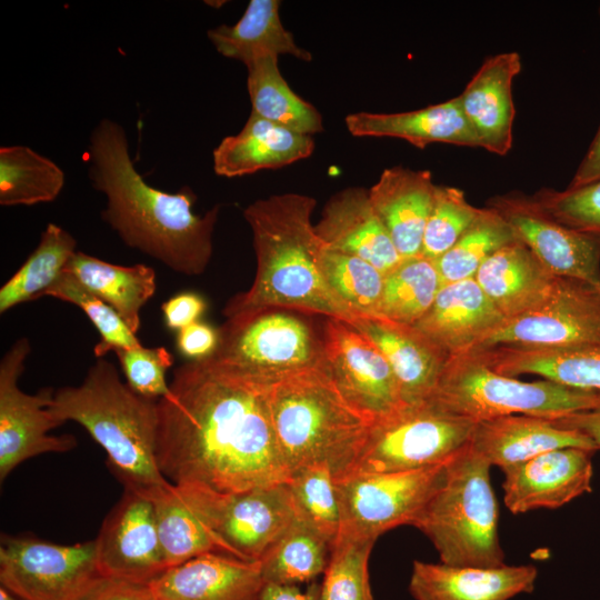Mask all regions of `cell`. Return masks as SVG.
Segmentation results:
<instances>
[{
    "instance_id": "cell-1",
    "label": "cell",
    "mask_w": 600,
    "mask_h": 600,
    "mask_svg": "<svg viewBox=\"0 0 600 600\" xmlns=\"http://www.w3.org/2000/svg\"><path fill=\"white\" fill-rule=\"evenodd\" d=\"M270 378L209 356L173 371L158 400L156 458L173 484L221 493L287 483L270 410Z\"/></svg>"
},
{
    "instance_id": "cell-2",
    "label": "cell",
    "mask_w": 600,
    "mask_h": 600,
    "mask_svg": "<svg viewBox=\"0 0 600 600\" xmlns=\"http://www.w3.org/2000/svg\"><path fill=\"white\" fill-rule=\"evenodd\" d=\"M87 162L91 186L107 199L101 218L127 247L180 274L206 270L219 204L198 216L189 187L169 193L150 186L130 157L124 128L111 119H101L92 129Z\"/></svg>"
},
{
    "instance_id": "cell-3",
    "label": "cell",
    "mask_w": 600,
    "mask_h": 600,
    "mask_svg": "<svg viewBox=\"0 0 600 600\" xmlns=\"http://www.w3.org/2000/svg\"><path fill=\"white\" fill-rule=\"evenodd\" d=\"M314 207V198L288 192L259 199L243 210L252 232L257 272L249 290L226 304L227 320H242L272 309L347 322L354 319L323 278V242L311 221Z\"/></svg>"
},
{
    "instance_id": "cell-4",
    "label": "cell",
    "mask_w": 600,
    "mask_h": 600,
    "mask_svg": "<svg viewBox=\"0 0 600 600\" xmlns=\"http://www.w3.org/2000/svg\"><path fill=\"white\" fill-rule=\"evenodd\" d=\"M49 411L60 426L74 421L88 431L123 488L151 498L171 484L156 458L158 401L132 391L110 361L98 358L80 384L54 391Z\"/></svg>"
},
{
    "instance_id": "cell-5",
    "label": "cell",
    "mask_w": 600,
    "mask_h": 600,
    "mask_svg": "<svg viewBox=\"0 0 600 600\" xmlns=\"http://www.w3.org/2000/svg\"><path fill=\"white\" fill-rule=\"evenodd\" d=\"M270 410L289 478L311 464L328 466L336 480L346 477L374 423L344 397L324 364L272 379Z\"/></svg>"
},
{
    "instance_id": "cell-6",
    "label": "cell",
    "mask_w": 600,
    "mask_h": 600,
    "mask_svg": "<svg viewBox=\"0 0 600 600\" xmlns=\"http://www.w3.org/2000/svg\"><path fill=\"white\" fill-rule=\"evenodd\" d=\"M490 468L468 443L446 463L444 481L412 523L432 542L442 563L479 568L506 564Z\"/></svg>"
},
{
    "instance_id": "cell-7",
    "label": "cell",
    "mask_w": 600,
    "mask_h": 600,
    "mask_svg": "<svg viewBox=\"0 0 600 600\" xmlns=\"http://www.w3.org/2000/svg\"><path fill=\"white\" fill-rule=\"evenodd\" d=\"M600 392L564 387L549 380L527 382L500 374L472 352L448 358L426 400L474 422L510 414L554 419L591 408Z\"/></svg>"
},
{
    "instance_id": "cell-8",
    "label": "cell",
    "mask_w": 600,
    "mask_h": 600,
    "mask_svg": "<svg viewBox=\"0 0 600 600\" xmlns=\"http://www.w3.org/2000/svg\"><path fill=\"white\" fill-rule=\"evenodd\" d=\"M476 423L428 401L406 404L373 423L350 473L412 471L447 463L469 443Z\"/></svg>"
},
{
    "instance_id": "cell-9",
    "label": "cell",
    "mask_w": 600,
    "mask_h": 600,
    "mask_svg": "<svg viewBox=\"0 0 600 600\" xmlns=\"http://www.w3.org/2000/svg\"><path fill=\"white\" fill-rule=\"evenodd\" d=\"M176 486L213 536L220 553L241 560L260 562L296 519L287 483L233 493Z\"/></svg>"
},
{
    "instance_id": "cell-10",
    "label": "cell",
    "mask_w": 600,
    "mask_h": 600,
    "mask_svg": "<svg viewBox=\"0 0 600 600\" xmlns=\"http://www.w3.org/2000/svg\"><path fill=\"white\" fill-rule=\"evenodd\" d=\"M446 471L443 463L412 471L356 472L336 480L340 531L377 540L396 527L412 526Z\"/></svg>"
},
{
    "instance_id": "cell-11",
    "label": "cell",
    "mask_w": 600,
    "mask_h": 600,
    "mask_svg": "<svg viewBox=\"0 0 600 600\" xmlns=\"http://www.w3.org/2000/svg\"><path fill=\"white\" fill-rule=\"evenodd\" d=\"M100 576L96 540L67 546L1 536V586L22 600H78Z\"/></svg>"
},
{
    "instance_id": "cell-12",
    "label": "cell",
    "mask_w": 600,
    "mask_h": 600,
    "mask_svg": "<svg viewBox=\"0 0 600 600\" xmlns=\"http://www.w3.org/2000/svg\"><path fill=\"white\" fill-rule=\"evenodd\" d=\"M218 331L212 356L270 379L324 364L321 334L293 314L269 310L227 320Z\"/></svg>"
},
{
    "instance_id": "cell-13",
    "label": "cell",
    "mask_w": 600,
    "mask_h": 600,
    "mask_svg": "<svg viewBox=\"0 0 600 600\" xmlns=\"http://www.w3.org/2000/svg\"><path fill=\"white\" fill-rule=\"evenodd\" d=\"M31 352L26 337L16 340L0 361V480L26 460L44 453H63L77 446L72 434L54 436L60 427L49 411L54 391L28 394L18 381Z\"/></svg>"
},
{
    "instance_id": "cell-14",
    "label": "cell",
    "mask_w": 600,
    "mask_h": 600,
    "mask_svg": "<svg viewBox=\"0 0 600 600\" xmlns=\"http://www.w3.org/2000/svg\"><path fill=\"white\" fill-rule=\"evenodd\" d=\"M496 346H600L599 283L559 277L553 292L543 303L526 313L504 319L474 349Z\"/></svg>"
},
{
    "instance_id": "cell-15",
    "label": "cell",
    "mask_w": 600,
    "mask_h": 600,
    "mask_svg": "<svg viewBox=\"0 0 600 600\" xmlns=\"http://www.w3.org/2000/svg\"><path fill=\"white\" fill-rule=\"evenodd\" d=\"M321 341L327 370L344 397L362 413L376 422L406 406L387 359L352 324L326 318Z\"/></svg>"
},
{
    "instance_id": "cell-16",
    "label": "cell",
    "mask_w": 600,
    "mask_h": 600,
    "mask_svg": "<svg viewBox=\"0 0 600 600\" xmlns=\"http://www.w3.org/2000/svg\"><path fill=\"white\" fill-rule=\"evenodd\" d=\"M516 238L556 277L600 283V234L569 228L543 211L531 196L508 192L488 200Z\"/></svg>"
},
{
    "instance_id": "cell-17",
    "label": "cell",
    "mask_w": 600,
    "mask_h": 600,
    "mask_svg": "<svg viewBox=\"0 0 600 600\" xmlns=\"http://www.w3.org/2000/svg\"><path fill=\"white\" fill-rule=\"evenodd\" d=\"M94 540L103 577L151 584L167 570L153 500L141 491L123 489Z\"/></svg>"
},
{
    "instance_id": "cell-18",
    "label": "cell",
    "mask_w": 600,
    "mask_h": 600,
    "mask_svg": "<svg viewBox=\"0 0 600 600\" xmlns=\"http://www.w3.org/2000/svg\"><path fill=\"white\" fill-rule=\"evenodd\" d=\"M582 448H560L502 469L503 500L513 513L556 509L591 492L592 456Z\"/></svg>"
},
{
    "instance_id": "cell-19",
    "label": "cell",
    "mask_w": 600,
    "mask_h": 600,
    "mask_svg": "<svg viewBox=\"0 0 600 600\" xmlns=\"http://www.w3.org/2000/svg\"><path fill=\"white\" fill-rule=\"evenodd\" d=\"M521 68L516 51L488 57L458 96L479 148L498 156H506L512 147V83Z\"/></svg>"
},
{
    "instance_id": "cell-20",
    "label": "cell",
    "mask_w": 600,
    "mask_h": 600,
    "mask_svg": "<svg viewBox=\"0 0 600 600\" xmlns=\"http://www.w3.org/2000/svg\"><path fill=\"white\" fill-rule=\"evenodd\" d=\"M368 337L390 364L406 404L424 402L449 356L412 324L381 316H359L349 322Z\"/></svg>"
},
{
    "instance_id": "cell-21",
    "label": "cell",
    "mask_w": 600,
    "mask_h": 600,
    "mask_svg": "<svg viewBox=\"0 0 600 600\" xmlns=\"http://www.w3.org/2000/svg\"><path fill=\"white\" fill-rule=\"evenodd\" d=\"M314 230L326 247L357 256L383 276L402 260L363 188L336 193L323 208Z\"/></svg>"
},
{
    "instance_id": "cell-22",
    "label": "cell",
    "mask_w": 600,
    "mask_h": 600,
    "mask_svg": "<svg viewBox=\"0 0 600 600\" xmlns=\"http://www.w3.org/2000/svg\"><path fill=\"white\" fill-rule=\"evenodd\" d=\"M260 562L209 552L167 569L151 587L158 600H259Z\"/></svg>"
},
{
    "instance_id": "cell-23",
    "label": "cell",
    "mask_w": 600,
    "mask_h": 600,
    "mask_svg": "<svg viewBox=\"0 0 600 600\" xmlns=\"http://www.w3.org/2000/svg\"><path fill=\"white\" fill-rule=\"evenodd\" d=\"M537 574L531 564L479 568L416 560L409 591L414 600H510L532 592Z\"/></svg>"
},
{
    "instance_id": "cell-24",
    "label": "cell",
    "mask_w": 600,
    "mask_h": 600,
    "mask_svg": "<svg viewBox=\"0 0 600 600\" xmlns=\"http://www.w3.org/2000/svg\"><path fill=\"white\" fill-rule=\"evenodd\" d=\"M504 320L474 278L443 284L413 324L449 357L477 348Z\"/></svg>"
},
{
    "instance_id": "cell-25",
    "label": "cell",
    "mask_w": 600,
    "mask_h": 600,
    "mask_svg": "<svg viewBox=\"0 0 600 600\" xmlns=\"http://www.w3.org/2000/svg\"><path fill=\"white\" fill-rule=\"evenodd\" d=\"M430 171L396 166L370 188V201L402 259L420 256L434 191Z\"/></svg>"
},
{
    "instance_id": "cell-26",
    "label": "cell",
    "mask_w": 600,
    "mask_h": 600,
    "mask_svg": "<svg viewBox=\"0 0 600 600\" xmlns=\"http://www.w3.org/2000/svg\"><path fill=\"white\" fill-rule=\"evenodd\" d=\"M471 448L490 466L501 469L560 448H582L598 451L586 436L556 426L550 419L527 414H510L476 423Z\"/></svg>"
},
{
    "instance_id": "cell-27",
    "label": "cell",
    "mask_w": 600,
    "mask_h": 600,
    "mask_svg": "<svg viewBox=\"0 0 600 600\" xmlns=\"http://www.w3.org/2000/svg\"><path fill=\"white\" fill-rule=\"evenodd\" d=\"M311 136L292 131L251 112L243 128L224 137L212 153L216 174L234 178L278 169L311 156Z\"/></svg>"
},
{
    "instance_id": "cell-28",
    "label": "cell",
    "mask_w": 600,
    "mask_h": 600,
    "mask_svg": "<svg viewBox=\"0 0 600 600\" xmlns=\"http://www.w3.org/2000/svg\"><path fill=\"white\" fill-rule=\"evenodd\" d=\"M474 279L503 318L510 319L543 303L559 277L517 239L491 254Z\"/></svg>"
},
{
    "instance_id": "cell-29",
    "label": "cell",
    "mask_w": 600,
    "mask_h": 600,
    "mask_svg": "<svg viewBox=\"0 0 600 600\" xmlns=\"http://www.w3.org/2000/svg\"><path fill=\"white\" fill-rule=\"evenodd\" d=\"M344 123L354 137L397 138L420 149L434 142L479 147L459 97L413 111L354 112L346 117Z\"/></svg>"
},
{
    "instance_id": "cell-30",
    "label": "cell",
    "mask_w": 600,
    "mask_h": 600,
    "mask_svg": "<svg viewBox=\"0 0 600 600\" xmlns=\"http://www.w3.org/2000/svg\"><path fill=\"white\" fill-rule=\"evenodd\" d=\"M468 352H472L486 366L503 376L537 374L572 389L600 392V346H496Z\"/></svg>"
},
{
    "instance_id": "cell-31",
    "label": "cell",
    "mask_w": 600,
    "mask_h": 600,
    "mask_svg": "<svg viewBox=\"0 0 600 600\" xmlns=\"http://www.w3.org/2000/svg\"><path fill=\"white\" fill-rule=\"evenodd\" d=\"M279 8V0H251L234 24L210 29L208 38L221 56L244 66L264 56L280 54L310 61L311 53L300 48L283 27Z\"/></svg>"
},
{
    "instance_id": "cell-32",
    "label": "cell",
    "mask_w": 600,
    "mask_h": 600,
    "mask_svg": "<svg viewBox=\"0 0 600 600\" xmlns=\"http://www.w3.org/2000/svg\"><path fill=\"white\" fill-rule=\"evenodd\" d=\"M64 271L112 307L128 328L138 333L140 311L157 289L156 272L151 267L143 263L118 266L77 251Z\"/></svg>"
},
{
    "instance_id": "cell-33",
    "label": "cell",
    "mask_w": 600,
    "mask_h": 600,
    "mask_svg": "<svg viewBox=\"0 0 600 600\" xmlns=\"http://www.w3.org/2000/svg\"><path fill=\"white\" fill-rule=\"evenodd\" d=\"M278 58L264 56L246 66L252 112L299 133L321 132L320 112L292 91L279 70Z\"/></svg>"
},
{
    "instance_id": "cell-34",
    "label": "cell",
    "mask_w": 600,
    "mask_h": 600,
    "mask_svg": "<svg viewBox=\"0 0 600 600\" xmlns=\"http://www.w3.org/2000/svg\"><path fill=\"white\" fill-rule=\"evenodd\" d=\"M76 252L74 237L62 227L48 223L37 248L0 288V313L42 298Z\"/></svg>"
},
{
    "instance_id": "cell-35",
    "label": "cell",
    "mask_w": 600,
    "mask_h": 600,
    "mask_svg": "<svg viewBox=\"0 0 600 600\" xmlns=\"http://www.w3.org/2000/svg\"><path fill=\"white\" fill-rule=\"evenodd\" d=\"M152 500L167 569L204 553H220L213 536L180 487L171 483Z\"/></svg>"
},
{
    "instance_id": "cell-36",
    "label": "cell",
    "mask_w": 600,
    "mask_h": 600,
    "mask_svg": "<svg viewBox=\"0 0 600 600\" xmlns=\"http://www.w3.org/2000/svg\"><path fill=\"white\" fill-rule=\"evenodd\" d=\"M64 171L51 159L27 146L0 148V204L33 206L60 194Z\"/></svg>"
},
{
    "instance_id": "cell-37",
    "label": "cell",
    "mask_w": 600,
    "mask_h": 600,
    "mask_svg": "<svg viewBox=\"0 0 600 600\" xmlns=\"http://www.w3.org/2000/svg\"><path fill=\"white\" fill-rule=\"evenodd\" d=\"M330 543L297 518L260 560L264 582L300 586L324 573Z\"/></svg>"
},
{
    "instance_id": "cell-38",
    "label": "cell",
    "mask_w": 600,
    "mask_h": 600,
    "mask_svg": "<svg viewBox=\"0 0 600 600\" xmlns=\"http://www.w3.org/2000/svg\"><path fill=\"white\" fill-rule=\"evenodd\" d=\"M442 287L436 261L422 256L402 259L384 276L378 316L416 324Z\"/></svg>"
},
{
    "instance_id": "cell-39",
    "label": "cell",
    "mask_w": 600,
    "mask_h": 600,
    "mask_svg": "<svg viewBox=\"0 0 600 600\" xmlns=\"http://www.w3.org/2000/svg\"><path fill=\"white\" fill-rule=\"evenodd\" d=\"M514 240L513 231L494 209L481 208L456 244L436 260L442 286L474 278L491 254Z\"/></svg>"
},
{
    "instance_id": "cell-40",
    "label": "cell",
    "mask_w": 600,
    "mask_h": 600,
    "mask_svg": "<svg viewBox=\"0 0 600 600\" xmlns=\"http://www.w3.org/2000/svg\"><path fill=\"white\" fill-rule=\"evenodd\" d=\"M298 520L327 540L331 548L341 527L336 478L326 464H311L290 474L287 482Z\"/></svg>"
},
{
    "instance_id": "cell-41",
    "label": "cell",
    "mask_w": 600,
    "mask_h": 600,
    "mask_svg": "<svg viewBox=\"0 0 600 600\" xmlns=\"http://www.w3.org/2000/svg\"><path fill=\"white\" fill-rule=\"evenodd\" d=\"M320 268L332 293L353 313L378 316L384 276L368 261L323 244Z\"/></svg>"
},
{
    "instance_id": "cell-42",
    "label": "cell",
    "mask_w": 600,
    "mask_h": 600,
    "mask_svg": "<svg viewBox=\"0 0 600 600\" xmlns=\"http://www.w3.org/2000/svg\"><path fill=\"white\" fill-rule=\"evenodd\" d=\"M376 540L340 531L321 582V600H373L369 558Z\"/></svg>"
},
{
    "instance_id": "cell-43",
    "label": "cell",
    "mask_w": 600,
    "mask_h": 600,
    "mask_svg": "<svg viewBox=\"0 0 600 600\" xmlns=\"http://www.w3.org/2000/svg\"><path fill=\"white\" fill-rule=\"evenodd\" d=\"M79 307L98 330L101 340L94 346L97 358H103L114 349H129L142 346L119 313L103 300L91 293L73 276L64 271L43 293Z\"/></svg>"
},
{
    "instance_id": "cell-44",
    "label": "cell",
    "mask_w": 600,
    "mask_h": 600,
    "mask_svg": "<svg viewBox=\"0 0 600 600\" xmlns=\"http://www.w3.org/2000/svg\"><path fill=\"white\" fill-rule=\"evenodd\" d=\"M481 212L456 187L437 186L420 256L436 261L451 249Z\"/></svg>"
},
{
    "instance_id": "cell-45",
    "label": "cell",
    "mask_w": 600,
    "mask_h": 600,
    "mask_svg": "<svg viewBox=\"0 0 600 600\" xmlns=\"http://www.w3.org/2000/svg\"><path fill=\"white\" fill-rule=\"evenodd\" d=\"M531 197L560 223L582 232L600 234V180L561 191L544 188Z\"/></svg>"
},
{
    "instance_id": "cell-46",
    "label": "cell",
    "mask_w": 600,
    "mask_h": 600,
    "mask_svg": "<svg viewBox=\"0 0 600 600\" xmlns=\"http://www.w3.org/2000/svg\"><path fill=\"white\" fill-rule=\"evenodd\" d=\"M112 352L119 360L127 384L137 394L153 401L170 394L166 373L173 359L167 348L139 346Z\"/></svg>"
},
{
    "instance_id": "cell-47",
    "label": "cell",
    "mask_w": 600,
    "mask_h": 600,
    "mask_svg": "<svg viewBox=\"0 0 600 600\" xmlns=\"http://www.w3.org/2000/svg\"><path fill=\"white\" fill-rule=\"evenodd\" d=\"M78 600H158L151 584L100 576Z\"/></svg>"
},
{
    "instance_id": "cell-48",
    "label": "cell",
    "mask_w": 600,
    "mask_h": 600,
    "mask_svg": "<svg viewBox=\"0 0 600 600\" xmlns=\"http://www.w3.org/2000/svg\"><path fill=\"white\" fill-rule=\"evenodd\" d=\"M218 343L219 331L199 321L179 330L177 336V347L180 353L193 360L211 356Z\"/></svg>"
},
{
    "instance_id": "cell-49",
    "label": "cell",
    "mask_w": 600,
    "mask_h": 600,
    "mask_svg": "<svg viewBox=\"0 0 600 600\" xmlns=\"http://www.w3.org/2000/svg\"><path fill=\"white\" fill-rule=\"evenodd\" d=\"M166 326L171 330H181L197 322L206 310L204 300L193 292H182L162 303Z\"/></svg>"
},
{
    "instance_id": "cell-50",
    "label": "cell",
    "mask_w": 600,
    "mask_h": 600,
    "mask_svg": "<svg viewBox=\"0 0 600 600\" xmlns=\"http://www.w3.org/2000/svg\"><path fill=\"white\" fill-rule=\"evenodd\" d=\"M550 420L559 428L573 430L588 437L600 450V397L589 409Z\"/></svg>"
},
{
    "instance_id": "cell-51",
    "label": "cell",
    "mask_w": 600,
    "mask_h": 600,
    "mask_svg": "<svg viewBox=\"0 0 600 600\" xmlns=\"http://www.w3.org/2000/svg\"><path fill=\"white\" fill-rule=\"evenodd\" d=\"M259 600H321V582H310L306 589L300 586L264 582Z\"/></svg>"
},
{
    "instance_id": "cell-52",
    "label": "cell",
    "mask_w": 600,
    "mask_h": 600,
    "mask_svg": "<svg viewBox=\"0 0 600 600\" xmlns=\"http://www.w3.org/2000/svg\"><path fill=\"white\" fill-rule=\"evenodd\" d=\"M597 180H600V127L568 188H577Z\"/></svg>"
},
{
    "instance_id": "cell-53",
    "label": "cell",
    "mask_w": 600,
    "mask_h": 600,
    "mask_svg": "<svg viewBox=\"0 0 600 600\" xmlns=\"http://www.w3.org/2000/svg\"><path fill=\"white\" fill-rule=\"evenodd\" d=\"M0 600H22L3 586L0 587Z\"/></svg>"
},
{
    "instance_id": "cell-54",
    "label": "cell",
    "mask_w": 600,
    "mask_h": 600,
    "mask_svg": "<svg viewBox=\"0 0 600 600\" xmlns=\"http://www.w3.org/2000/svg\"><path fill=\"white\" fill-rule=\"evenodd\" d=\"M599 13H600V7H599Z\"/></svg>"
},
{
    "instance_id": "cell-55",
    "label": "cell",
    "mask_w": 600,
    "mask_h": 600,
    "mask_svg": "<svg viewBox=\"0 0 600 600\" xmlns=\"http://www.w3.org/2000/svg\"><path fill=\"white\" fill-rule=\"evenodd\" d=\"M599 287H600V283H599Z\"/></svg>"
}]
</instances>
